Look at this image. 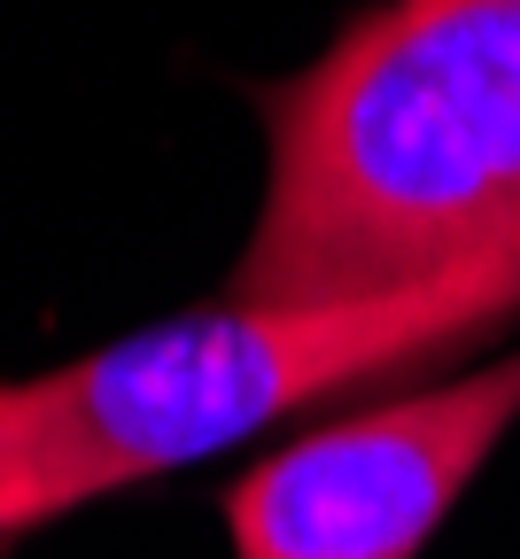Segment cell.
<instances>
[{"mask_svg":"<svg viewBox=\"0 0 520 559\" xmlns=\"http://www.w3.org/2000/svg\"><path fill=\"white\" fill-rule=\"evenodd\" d=\"M520 304V264L365 304H249L217 296L156 319L94 358L0 381V513L47 528L102 489L217 459L280 412L334 396L381 366L497 326Z\"/></svg>","mask_w":520,"mask_h":559,"instance_id":"cell-2","label":"cell"},{"mask_svg":"<svg viewBox=\"0 0 520 559\" xmlns=\"http://www.w3.org/2000/svg\"><path fill=\"white\" fill-rule=\"evenodd\" d=\"M520 264V0H389L272 102L249 304H365Z\"/></svg>","mask_w":520,"mask_h":559,"instance_id":"cell-1","label":"cell"},{"mask_svg":"<svg viewBox=\"0 0 520 559\" xmlns=\"http://www.w3.org/2000/svg\"><path fill=\"white\" fill-rule=\"evenodd\" d=\"M0 536H16V528H9V513H0Z\"/></svg>","mask_w":520,"mask_h":559,"instance_id":"cell-4","label":"cell"},{"mask_svg":"<svg viewBox=\"0 0 520 559\" xmlns=\"http://www.w3.org/2000/svg\"><path fill=\"white\" fill-rule=\"evenodd\" d=\"M520 419V349L374 412L327 419L226 489L234 559H419Z\"/></svg>","mask_w":520,"mask_h":559,"instance_id":"cell-3","label":"cell"}]
</instances>
